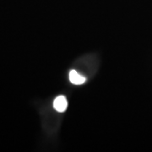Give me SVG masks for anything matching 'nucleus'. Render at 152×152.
<instances>
[{
  "label": "nucleus",
  "instance_id": "nucleus-1",
  "mask_svg": "<svg viewBox=\"0 0 152 152\" xmlns=\"http://www.w3.org/2000/svg\"><path fill=\"white\" fill-rule=\"evenodd\" d=\"M53 107L54 108L59 112V113H63L64 112L68 107V102L66 100V98L64 96H59L56 98L53 102Z\"/></svg>",
  "mask_w": 152,
  "mask_h": 152
},
{
  "label": "nucleus",
  "instance_id": "nucleus-2",
  "mask_svg": "<svg viewBox=\"0 0 152 152\" xmlns=\"http://www.w3.org/2000/svg\"><path fill=\"white\" fill-rule=\"evenodd\" d=\"M69 80L75 85H81L86 81V78H84L75 70H71L69 73Z\"/></svg>",
  "mask_w": 152,
  "mask_h": 152
}]
</instances>
